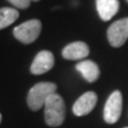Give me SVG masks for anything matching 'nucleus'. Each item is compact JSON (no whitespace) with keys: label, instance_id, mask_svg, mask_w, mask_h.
I'll return each mask as SVG.
<instances>
[{"label":"nucleus","instance_id":"1","mask_svg":"<svg viewBox=\"0 0 128 128\" xmlns=\"http://www.w3.org/2000/svg\"><path fill=\"white\" fill-rule=\"evenodd\" d=\"M45 122L48 126L57 127L64 122L65 118V104L63 98L57 93L51 94L44 105Z\"/></svg>","mask_w":128,"mask_h":128},{"label":"nucleus","instance_id":"7","mask_svg":"<svg viewBox=\"0 0 128 128\" xmlns=\"http://www.w3.org/2000/svg\"><path fill=\"white\" fill-rule=\"evenodd\" d=\"M97 102V95L95 92H86L76 100L73 106V112L77 116H83L89 114L94 109Z\"/></svg>","mask_w":128,"mask_h":128},{"label":"nucleus","instance_id":"4","mask_svg":"<svg viewBox=\"0 0 128 128\" xmlns=\"http://www.w3.org/2000/svg\"><path fill=\"white\" fill-rule=\"evenodd\" d=\"M123 108V96L118 90L112 92V94L107 99L104 108V120L108 124L116 123L122 114Z\"/></svg>","mask_w":128,"mask_h":128},{"label":"nucleus","instance_id":"10","mask_svg":"<svg viewBox=\"0 0 128 128\" xmlns=\"http://www.w3.org/2000/svg\"><path fill=\"white\" fill-rule=\"evenodd\" d=\"M76 70L82 75V77L88 82H95L100 75L98 65L91 60H84V61L79 62L76 65Z\"/></svg>","mask_w":128,"mask_h":128},{"label":"nucleus","instance_id":"14","mask_svg":"<svg viewBox=\"0 0 128 128\" xmlns=\"http://www.w3.org/2000/svg\"><path fill=\"white\" fill-rule=\"evenodd\" d=\"M30 1H38V0H30Z\"/></svg>","mask_w":128,"mask_h":128},{"label":"nucleus","instance_id":"12","mask_svg":"<svg viewBox=\"0 0 128 128\" xmlns=\"http://www.w3.org/2000/svg\"><path fill=\"white\" fill-rule=\"evenodd\" d=\"M12 6H14L15 8H17V9H27V8H29L31 1L30 0H8Z\"/></svg>","mask_w":128,"mask_h":128},{"label":"nucleus","instance_id":"11","mask_svg":"<svg viewBox=\"0 0 128 128\" xmlns=\"http://www.w3.org/2000/svg\"><path fill=\"white\" fill-rule=\"evenodd\" d=\"M19 13L13 8H1L0 9V30L12 25L18 18Z\"/></svg>","mask_w":128,"mask_h":128},{"label":"nucleus","instance_id":"15","mask_svg":"<svg viewBox=\"0 0 128 128\" xmlns=\"http://www.w3.org/2000/svg\"><path fill=\"white\" fill-rule=\"evenodd\" d=\"M126 1H127V2H128V0H126Z\"/></svg>","mask_w":128,"mask_h":128},{"label":"nucleus","instance_id":"9","mask_svg":"<svg viewBox=\"0 0 128 128\" xmlns=\"http://www.w3.org/2000/svg\"><path fill=\"white\" fill-rule=\"evenodd\" d=\"M96 9L104 22H108L120 10L118 0H96Z\"/></svg>","mask_w":128,"mask_h":128},{"label":"nucleus","instance_id":"5","mask_svg":"<svg viewBox=\"0 0 128 128\" xmlns=\"http://www.w3.org/2000/svg\"><path fill=\"white\" fill-rule=\"evenodd\" d=\"M107 36L112 47H121L128 38V17L114 22L108 28Z\"/></svg>","mask_w":128,"mask_h":128},{"label":"nucleus","instance_id":"3","mask_svg":"<svg viewBox=\"0 0 128 128\" xmlns=\"http://www.w3.org/2000/svg\"><path fill=\"white\" fill-rule=\"evenodd\" d=\"M42 30V22L38 19H31L14 28L13 34L19 42L31 44L36 40Z\"/></svg>","mask_w":128,"mask_h":128},{"label":"nucleus","instance_id":"6","mask_svg":"<svg viewBox=\"0 0 128 128\" xmlns=\"http://www.w3.org/2000/svg\"><path fill=\"white\" fill-rule=\"evenodd\" d=\"M54 65V57L52 52L48 50H42L35 56L31 64L30 70L34 75H42L50 70Z\"/></svg>","mask_w":128,"mask_h":128},{"label":"nucleus","instance_id":"8","mask_svg":"<svg viewBox=\"0 0 128 128\" xmlns=\"http://www.w3.org/2000/svg\"><path fill=\"white\" fill-rule=\"evenodd\" d=\"M90 54L89 46L84 42H74L64 47L62 57L66 60H82Z\"/></svg>","mask_w":128,"mask_h":128},{"label":"nucleus","instance_id":"2","mask_svg":"<svg viewBox=\"0 0 128 128\" xmlns=\"http://www.w3.org/2000/svg\"><path fill=\"white\" fill-rule=\"evenodd\" d=\"M56 91H57V84H54V82L43 81L36 83L34 86L31 88L29 93H28V106L33 111L40 110L44 107L46 100L51 94L57 93Z\"/></svg>","mask_w":128,"mask_h":128},{"label":"nucleus","instance_id":"16","mask_svg":"<svg viewBox=\"0 0 128 128\" xmlns=\"http://www.w3.org/2000/svg\"><path fill=\"white\" fill-rule=\"evenodd\" d=\"M126 128H128V127H126Z\"/></svg>","mask_w":128,"mask_h":128},{"label":"nucleus","instance_id":"13","mask_svg":"<svg viewBox=\"0 0 128 128\" xmlns=\"http://www.w3.org/2000/svg\"><path fill=\"white\" fill-rule=\"evenodd\" d=\"M1 121H2V116H1V113H0V123H1Z\"/></svg>","mask_w":128,"mask_h":128}]
</instances>
